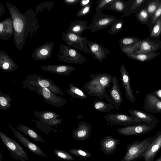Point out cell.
<instances>
[{
  "label": "cell",
  "mask_w": 161,
  "mask_h": 161,
  "mask_svg": "<svg viewBox=\"0 0 161 161\" xmlns=\"http://www.w3.org/2000/svg\"><path fill=\"white\" fill-rule=\"evenodd\" d=\"M69 89L66 90L68 95L72 98H75L83 100L88 98L87 96L80 88L73 84H68Z\"/></svg>",
  "instance_id": "32"
},
{
  "label": "cell",
  "mask_w": 161,
  "mask_h": 161,
  "mask_svg": "<svg viewBox=\"0 0 161 161\" xmlns=\"http://www.w3.org/2000/svg\"><path fill=\"white\" fill-rule=\"evenodd\" d=\"M114 0H99L96 5L95 11L96 12H101L104 9L111 3Z\"/></svg>",
  "instance_id": "42"
},
{
  "label": "cell",
  "mask_w": 161,
  "mask_h": 161,
  "mask_svg": "<svg viewBox=\"0 0 161 161\" xmlns=\"http://www.w3.org/2000/svg\"><path fill=\"white\" fill-rule=\"evenodd\" d=\"M157 125H150L144 123L136 125H128L117 129L119 134L124 136L139 135L148 133Z\"/></svg>",
  "instance_id": "11"
},
{
  "label": "cell",
  "mask_w": 161,
  "mask_h": 161,
  "mask_svg": "<svg viewBox=\"0 0 161 161\" xmlns=\"http://www.w3.org/2000/svg\"><path fill=\"white\" fill-rule=\"evenodd\" d=\"M155 161H161V155Z\"/></svg>",
  "instance_id": "52"
},
{
  "label": "cell",
  "mask_w": 161,
  "mask_h": 161,
  "mask_svg": "<svg viewBox=\"0 0 161 161\" xmlns=\"http://www.w3.org/2000/svg\"><path fill=\"white\" fill-rule=\"evenodd\" d=\"M14 34L12 19L10 16L0 22V38L3 41L8 40Z\"/></svg>",
  "instance_id": "23"
},
{
  "label": "cell",
  "mask_w": 161,
  "mask_h": 161,
  "mask_svg": "<svg viewBox=\"0 0 161 161\" xmlns=\"http://www.w3.org/2000/svg\"><path fill=\"white\" fill-rule=\"evenodd\" d=\"M19 66L14 60L4 51L0 50V68L5 73L16 70Z\"/></svg>",
  "instance_id": "22"
},
{
  "label": "cell",
  "mask_w": 161,
  "mask_h": 161,
  "mask_svg": "<svg viewBox=\"0 0 161 161\" xmlns=\"http://www.w3.org/2000/svg\"><path fill=\"white\" fill-rule=\"evenodd\" d=\"M117 140L111 137H106L102 142V147L106 152H111L114 149Z\"/></svg>",
  "instance_id": "36"
},
{
  "label": "cell",
  "mask_w": 161,
  "mask_h": 161,
  "mask_svg": "<svg viewBox=\"0 0 161 161\" xmlns=\"http://www.w3.org/2000/svg\"><path fill=\"white\" fill-rule=\"evenodd\" d=\"M161 48V41L150 38L141 39L139 49L134 53L136 54L154 53Z\"/></svg>",
  "instance_id": "14"
},
{
  "label": "cell",
  "mask_w": 161,
  "mask_h": 161,
  "mask_svg": "<svg viewBox=\"0 0 161 161\" xmlns=\"http://www.w3.org/2000/svg\"><path fill=\"white\" fill-rule=\"evenodd\" d=\"M103 117L107 121L113 125H131L143 123L136 117L118 112L115 114L108 113Z\"/></svg>",
  "instance_id": "9"
},
{
  "label": "cell",
  "mask_w": 161,
  "mask_h": 161,
  "mask_svg": "<svg viewBox=\"0 0 161 161\" xmlns=\"http://www.w3.org/2000/svg\"><path fill=\"white\" fill-rule=\"evenodd\" d=\"M93 108L94 110L101 113L110 112L115 108L114 105L97 99L94 100Z\"/></svg>",
  "instance_id": "30"
},
{
  "label": "cell",
  "mask_w": 161,
  "mask_h": 161,
  "mask_svg": "<svg viewBox=\"0 0 161 161\" xmlns=\"http://www.w3.org/2000/svg\"><path fill=\"white\" fill-rule=\"evenodd\" d=\"M128 58L134 60L142 62L150 61L157 57L160 54L159 52L136 54L125 53Z\"/></svg>",
  "instance_id": "29"
},
{
  "label": "cell",
  "mask_w": 161,
  "mask_h": 161,
  "mask_svg": "<svg viewBox=\"0 0 161 161\" xmlns=\"http://www.w3.org/2000/svg\"><path fill=\"white\" fill-rule=\"evenodd\" d=\"M151 0H130L128 1L127 9L123 14L124 16L130 15L132 13L135 14L139 10L143 8L146 4L149 3Z\"/></svg>",
  "instance_id": "27"
},
{
  "label": "cell",
  "mask_w": 161,
  "mask_h": 161,
  "mask_svg": "<svg viewBox=\"0 0 161 161\" xmlns=\"http://www.w3.org/2000/svg\"><path fill=\"white\" fill-rule=\"evenodd\" d=\"M124 21L123 19H117L111 26L108 31V33L114 35L121 31L123 27Z\"/></svg>",
  "instance_id": "38"
},
{
  "label": "cell",
  "mask_w": 161,
  "mask_h": 161,
  "mask_svg": "<svg viewBox=\"0 0 161 161\" xmlns=\"http://www.w3.org/2000/svg\"><path fill=\"white\" fill-rule=\"evenodd\" d=\"M23 88L36 92L43 97L44 101L48 104L54 107H60L65 105L67 103L65 99L54 94L47 88L33 86H25Z\"/></svg>",
  "instance_id": "7"
},
{
  "label": "cell",
  "mask_w": 161,
  "mask_h": 161,
  "mask_svg": "<svg viewBox=\"0 0 161 161\" xmlns=\"http://www.w3.org/2000/svg\"><path fill=\"white\" fill-rule=\"evenodd\" d=\"M2 142L10 152L11 157L16 160L25 161L29 158L23 148L15 141L0 131Z\"/></svg>",
  "instance_id": "5"
},
{
  "label": "cell",
  "mask_w": 161,
  "mask_h": 161,
  "mask_svg": "<svg viewBox=\"0 0 161 161\" xmlns=\"http://www.w3.org/2000/svg\"><path fill=\"white\" fill-rule=\"evenodd\" d=\"M87 44L93 58L99 62L106 58L107 54L110 53V50L95 42L87 41Z\"/></svg>",
  "instance_id": "19"
},
{
  "label": "cell",
  "mask_w": 161,
  "mask_h": 161,
  "mask_svg": "<svg viewBox=\"0 0 161 161\" xmlns=\"http://www.w3.org/2000/svg\"><path fill=\"white\" fill-rule=\"evenodd\" d=\"M53 152L55 155L60 159L66 160H73L74 159L72 155L64 151L54 149Z\"/></svg>",
  "instance_id": "41"
},
{
  "label": "cell",
  "mask_w": 161,
  "mask_h": 161,
  "mask_svg": "<svg viewBox=\"0 0 161 161\" xmlns=\"http://www.w3.org/2000/svg\"><path fill=\"white\" fill-rule=\"evenodd\" d=\"M17 129L36 142H39L46 144L42 137L29 127L21 124H19Z\"/></svg>",
  "instance_id": "28"
},
{
  "label": "cell",
  "mask_w": 161,
  "mask_h": 161,
  "mask_svg": "<svg viewBox=\"0 0 161 161\" xmlns=\"http://www.w3.org/2000/svg\"><path fill=\"white\" fill-rule=\"evenodd\" d=\"M153 140L142 156L144 161H153L161 148V131Z\"/></svg>",
  "instance_id": "18"
},
{
  "label": "cell",
  "mask_w": 161,
  "mask_h": 161,
  "mask_svg": "<svg viewBox=\"0 0 161 161\" xmlns=\"http://www.w3.org/2000/svg\"><path fill=\"white\" fill-rule=\"evenodd\" d=\"M69 152L75 155L81 157H89L91 156L90 153L88 152L80 149H71Z\"/></svg>",
  "instance_id": "46"
},
{
  "label": "cell",
  "mask_w": 161,
  "mask_h": 161,
  "mask_svg": "<svg viewBox=\"0 0 161 161\" xmlns=\"http://www.w3.org/2000/svg\"><path fill=\"white\" fill-rule=\"evenodd\" d=\"M92 126L82 121L78 123V128L73 131L72 136L77 140H84L89 136Z\"/></svg>",
  "instance_id": "25"
},
{
  "label": "cell",
  "mask_w": 161,
  "mask_h": 161,
  "mask_svg": "<svg viewBox=\"0 0 161 161\" xmlns=\"http://www.w3.org/2000/svg\"><path fill=\"white\" fill-rule=\"evenodd\" d=\"M33 113L39 120L55 119L60 116L59 114L50 111L39 112L34 110Z\"/></svg>",
  "instance_id": "33"
},
{
  "label": "cell",
  "mask_w": 161,
  "mask_h": 161,
  "mask_svg": "<svg viewBox=\"0 0 161 161\" xmlns=\"http://www.w3.org/2000/svg\"><path fill=\"white\" fill-rule=\"evenodd\" d=\"M55 43L47 42L37 47L32 53L31 56L35 60H43L51 57Z\"/></svg>",
  "instance_id": "15"
},
{
  "label": "cell",
  "mask_w": 161,
  "mask_h": 161,
  "mask_svg": "<svg viewBox=\"0 0 161 161\" xmlns=\"http://www.w3.org/2000/svg\"><path fill=\"white\" fill-rule=\"evenodd\" d=\"M5 12L4 8L2 3H0V17Z\"/></svg>",
  "instance_id": "51"
},
{
  "label": "cell",
  "mask_w": 161,
  "mask_h": 161,
  "mask_svg": "<svg viewBox=\"0 0 161 161\" xmlns=\"http://www.w3.org/2000/svg\"><path fill=\"white\" fill-rule=\"evenodd\" d=\"M11 101V98L8 94L4 93L0 90V109L10 110Z\"/></svg>",
  "instance_id": "34"
},
{
  "label": "cell",
  "mask_w": 161,
  "mask_h": 161,
  "mask_svg": "<svg viewBox=\"0 0 161 161\" xmlns=\"http://www.w3.org/2000/svg\"><path fill=\"white\" fill-rule=\"evenodd\" d=\"M161 0H151L145 7L150 18L152 16L158 8Z\"/></svg>",
  "instance_id": "40"
},
{
  "label": "cell",
  "mask_w": 161,
  "mask_h": 161,
  "mask_svg": "<svg viewBox=\"0 0 161 161\" xmlns=\"http://www.w3.org/2000/svg\"><path fill=\"white\" fill-rule=\"evenodd\" d=\"M161 16V0L156 11L151 18V23L154 25L158 19Z\"/></svg>",
  "instance_id": "47"
},
{
  "label": "cell",
  "mask_w": 161,
  "mask_h": 161,
  "mask_svg": "<svg viewBox=\"0 0 161 161\" xmlns=\"http://www.w3.org/2000/svg\"><path fill=\"white\" fill-rule=\"evenodd\" d=\"M128 112L131 115L136 117L142 123L147 125H157L159 121L153 115L141 110L130 109Z\"/></svg>",
  "instance_id": "24"
},
{
  "label": "cell",
  "mask_w": 161,
  "mask_h": 161,
  "mask_svg": "<svg viewBox=\"0 0 161 161\" xmlns=\"http://www.w3.org/2000/svg\"><path fill=\"white\" fill-rule=\"evenodd\" d=\"M141 39L133 36H126L121 38L119 43L120 48L125 47L134 45L139 42Z\"/></svg>",
  "instance_id": "35"
},
{
  "label": "cell",
  "mask_w": 161,
  "mask_h": 161,
  "mask_svg": "<svg viewBox=\"0 0 161 161\" xmlns=\"http://www.w3.org/2000/svg\"><path fill=\"white\" fill-rule=\"evenodd\" d=\"M92 7V3L90 4L82 7L76 13V16L77 17L86 16L91 12Z\"/></svg>",
  "instance_id": "45"
},
{
  "label": "cell",
  "mask_w": 161,
  "mask_h": 161,
  "mask_svg": "<svg viewBox=\"0 0 161 161\" xmlns=\"http://www.w3.org/2000/svg\"><path fill=\"white\" fill-rule=\"evenodd\" d=\"M142 108L152 113H161V100L153 92H150L146 96L144 100V105Z\"/></svg>",
  "instance_id": "17"
},
{
  "label": "cell",
  "mask_w": 161,
  "mask_h": 161,
  "mask_svg": "<svg viewBox=\"0 0 161 161\" xmlns=\"http://www.w3.org/2000/svg\"><path fill=\"white\" fill-rule=\"evenodd\" d=\"M158 132L154 136L147 137L141 142L135 141L129 146L124 158L125 161H132L142 158V156L153 140L157 137Z\"/></svg>",
  "instance_id": "3"
},
{
  "label": "cell",
  "mask_w": 161,
  "mask_h": 161,
  "mask_svg": "<svg viewBox=\"0 0 161 161\" xmlns=\"http://www.w3.org/2000/svg\"><path fill=\"white\" fill-rule=\"evenodd\" d=\"M120 72L121 82L125 90V97L129 100L134 103L135 97L130 84V76L123 64L120 67Z\"/></svg>",
  "instance_id": "16"
},
{
  "label": "cell",
  "mask_w": 161,
  "mask_h": 161,
  "mask_svg": "<svg viewBox=\"0 0 161 161\" xmlns=\"http://www.w3.org/2000/svg\"><path fill=\"white\" fill-rule=\"evenodd\" d=\"M8 124L9 127L13 132L15 136L24 146L31 152L39 156L48 157V156L43 152L37 145L29 140L20 132L16 130L9 123Z\"/></svg>",
  "instance_id": "13"
},
{
  "label": "cell",
  "mask_w": 161,
  "mask_h": 161,
  "mask_svg": "<svg viewBox=\"0 0 161 161\" xmlns=\"http://www.w3.org/2000/svg\"><path fill=\"white\" fill-rule=\"evenodd\" d=\"M153 92L158 98L161 100V89L156 90L153 91Z\"/></svg>",
  "instance_id": "50"
},
{
  "label": "cell",
  "mask_w": 161,
  "mask_h": 161,
  "mask_svg": "<svg viewBox=\"0 0 161 161\" xmlns=\"http://www.w3.org/2000/svg\"><path fill=\"white\" fill-rule=\"evenodd\" d=\"M62 36V39L68 46L78 49L85 53L90 54V49L87 45L88 40L86 37L64 32H63Z\"/></svg>",
  "instance_id": "8"
},
{
  "label": "cell",
  "mask_w": 161,
  "mask_h": 161,
  "mask_svg": "<svg viewBox=\"0 0 161 161\" xmlns=\"http://www.w3.org/2000/svg\"><path fill=\"white\" fill-rule=\"evenodd\" d=\"M91 80L86 82L83 88L91 96L96 97L100 99H105L109 103L110 97L106 91V88H110L112 82V77L107 73L92 74L90 75Z\"/></svg>",
  "instance_id": "2"
},
{
  "label": "cell",
  "mask_w": 161,
  "mask_h": 161,
  "mask_svg": "<svg viewBox=\"0 0 161 161\" xmlns=\"http://www.w3.org/2000/svg\"><path fill=\"white\" fill-rule=\"evenodd\" d=\"M90 29L89 26L87 25L86 21L82 20H75L71 22L66 33H73L81 36L85 30Z\"/></svg>",
  "instance_id": "26"
},
{
  "label": "cell",
  "mask_w": 161,
  "mask_h": 161,
  "mask_svg": "<svg viewBox=\"0 0 161 161\" xmlns=\"http://www.w3.org/2000/svg\"><path fill=\"white\" fill-rule=\"evenodd\" d=\"M75 69L73 66L64 64L47 65L41 67V69L44 71L62 75H70Z\"/></svg>",
  "instance_id": "21"
},
{
  "label": "cell",
  "mask_w": 161,
  "mask_h": 161,
  "mask_svg": "<svg viewBox=\"0 0 161 161\" xmlns=\"http://www.w3.org/2000/svg\"><path fill=\"white\" fill-rule=\"evenodd\" d=\"M54 3L53 2H47L38 4L36 7V12H41L44 8H47L48 11H50L53 7Z\"/></svg>",
  "instance_id": "44"
},
{
  "label": "cell",
  "mask_w": 161,
  "mask_h": 161,
  "mask_svg": "<svg viewBox=\"0 0 161 161\" xmlns=\"http://www.w3.org/2000/svg\"><path fill=\"white\" fill-rule=\"evenodd\" d=\"M36 122L35 126L42 131L48 134L52 131L57 132L58 130L54 129V127L61 123L63 119H55L45 120H32Z\"/></svg>",
  "instance_id": "20"
},
{
  "label": "cell",
  "mask_w": 161,
  "mask_h": 161,
  "mask_svg": "<svg viewBox=\"0 0 161 161\" xmlns=\"http://www.w3.org/2000/svg\"><path fill=\"white\" fill-rule=\"evenodd\" d=\"M141 40L134 45L123 47L121 48L122 51L125 54L134 53L139 49Z\"/></svg>",
  "instance_id": "43"
},
{
  "label": "cell",
  "mask_w": 161,
  "mask_h": 161,
  "mask_svg": "<svg viewBox=\"0 0 161 161\" xmlns=\"http://www.w3.org/2000/svg\"><path fill=\"white\" fill-rule=\"evenodd\" d=\"M128 3V1L125 2L123 0H114L106 9L117 12L124 13L127 9Z\"/></svg>",
  "instance_id": "31"
},
{
  "label": "cell",
  "mask_w": 161,
  "mask_h": 161,
  "mask_svg": "<svg viewBox=\"0 0 161 161\" xmlns=\"http://www.w3.org/2000/svg\"><path fill=\"white\" fill-rule=\"evenodd\" d=\"M80 1V0H63L65 4L69 6L75 5L79 3Z\"/></svg>",
  "instance_id": "48"
},
{
  "label": "cell",
  "mask_w": 161,
  "mask_h": 161,
  "mask_svg": "<svg viewBox=\"0 0 161 161\" xmlns=\"http://www.w3.org/2000/svg\"><path fill=\"white\" fill-rule=\"evenodd\" d=\"M117 19L113 15L103 14L101 12H96L89 26L91 32H94L111 26Z\"/></svg>",
  "instance_id": "10"
},
{
  "label": "cell",
  "mask_w": 161,
  "mask_h": 161,
  "mask_svg": "<svg viewBox=\"0 0 161 161\" xmlns=\"http://www.w3.org/2000/svg\"><path fill=\"white\" fill-rule=\"evenodd\" d=\"M57 59L67 63L79 64L86 60L85 57L75 48L63 44L60 45Z\"/></svg>",
  "instance_id": "6"
},
{
  "label": "cell",
  "mask_w": 161,
  "mask_h": 161,
  "mask_svg": "<svg viewBox=\"0 0 161 161\" xmlns=\"http://www.w3.org/2000/svg\"><path fill=\"white\" fill-rule=\"evenodd\" d=\"M23 87L29 86H41L47 88L55 94L64 95V93L59 87L55 84L49 78H44L36 74L26 76L22 82Z\"/></svg>",
  "instance_id": "4"
},
{
  "label": "cell",
  "mask_w": 161,
  "mask_h": 161,
  "mask_svg": "<svg viewBox=\"0 0 161 161\" xmlns=\"http://www.w3.org/2000/svg\"><path fill=\"white\" fill-rule=\"evenodd\" d=\"M112 85L111 88H109L110 93V100L109 103L114 105L115 108L117 110L119 109L121 107L122 103L123 101L118 80L114 75L112 76Z\"/></svg>",
  "instance_id": "12"
},
{
  "label": "cell",
  "mask_w": 161,
  "mask_h": 161,
  "mask_svg": "<svg viewBox=\"0 0 161 161\" xmlns=\"http://www.w3.org/2000/svg\"><path fill=\"white\" fill-rule=\"evenodd\" d=\"M92 3L91 0H81L79 3L80 6L83 7L86 6Z\"/></svg>",
  "instance_id": "49"
},
{
  "label": "cell",
  "mask_w": 161,
  "mask_h": 161,
  "mask_svg": "<svg viewBox=\"0 0 161 161\" xmlns=\"http://www.w3.org/2000/svg\"><path fill=\"white\" fill-rule=\"evenodd\" d=\"M5 3L12 20L14 43L16 47L22 51L27 39H31L39 29L36 14L32 9L22 13L14 5L7 2Z\"/></svg>",
  "instance_id": "1"
},
{
  "label": "cell",
  "mask_w": 161,
  "mask_h": 161,
  "mask_svg": "<svg viewBox=\"0 0 161 161\" xmlns=\"http://www.w3.org/2000/svg\"><path fill=\"white\" fill-rule=\"evenodd\" d=\"M161 35V16L158 19L150 32L149 37L151 38L158 39Z\"/></svg>",
  "instance_id": "37"
},
{
  "label": "cell",
  "mask_w": 161,
  "mask_h": 161,
  "mask_svg": "<svg viewBox=\"0 0 161 161\" xmlns=\"http://www.w3.org/2000/svg\"><path fill=\"white\" fill-rule=\"evenodd\" d=\"M2 157H3V156L2 154L1 153H0V161H2L1 159H2Z\"/></svg>",
  "instance_id": "53"
},
{
  "label": "cell",
  "mask_w": 161,
  "mask_h": 161,
  "mask_svg": "<svg viewBox=\"0 0 161 161\" xmlns=\"http://www.w3.org/2000/svg\"><path fill=\"white\" fill-rule=\"evenodd\" d=\"M137 19L141 24H146L150 17L146 8L138 11L136 14Z\"/></svg>",
  "instance_id": "39"
}]
</instances>
